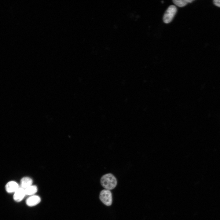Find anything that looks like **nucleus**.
Wrapping results in <instances>:
<instances>
[{"instance_id": "obj_1", "label": "nucleus", "mask_w": 220, "mask_h": 220, "mask_svg": "<svg viewBox=\"0 0 220 220\" xmlns=\"http://www.w3.org/2000/svg\"><path fill=\"white\" fill-rule=\"evenodd\" d=\"M101 183L104 188L110 190L114 189L116 187L117 181L115 177L112 174L109 173L102 177L101 179Z\"/></svg>"}, {"instance_id": "obj_2", "label": "nucleus", "mask_w": 220, "mask_h": 220, "mask_svg": "<svg viewBox=\"0 0 220 220\" xmlns=\"http://www.w3.org/2000/svg\"><path fill=\"white\" fill-rule=\"evenodd\" d=\"M100 200L105 205L110 206L112 203V196L111 192L108 189H103L99 195Z\"/></svg>"}, {"instance_id": "obj_3", "label": "nucleus", "mask_w": 220, "mask_h": 220, "mask_svg": "<svg viewBox=\"0 0 220 220\" xmlns=\"http://www.w3.org/2000/svg\"><path fill=\"white\" fill-rule=\"evenodd\" d=\"M177 11L176 7L173 5L170 6L165 12L163 17V21L166 24L170 23L173 19Z\"/></svg>"}, {"instance_id": "obj_4", "label": "nucleus", "mask_w": 220, "mask_h": 220, "mask_svg": "<svg viewBox=\"0 0 220 220\" xmlns=\"http://www.w3.org/2000/svg\"><path fill=\"white\" fill-rule=\"evenodd\" d=\"M41 201V198L39 196L34 195L30 196L27 199L26 203L27 206L32 207L38 205Z\"/></svg>"}, {"instance_id": "obj_5", "label": "nucleus", "mask_w": 220, "mask_h": 220, "mask_svg": "<svg viewBox=\"0 0 220 220\" xmlns=\"http://www.w3.org/2000/svg\"><path fill=\"white\" fill-rule=\"evenodd\" d=\"M25 195L24 189L19 187L14 193L13 199L16 202H20L23 200Z\"/></svg>"}, {"instance_id": "obj_6", "label": "nucleus", "mask_w": 220, "mask_h": 220, "mask_svg": "<svg viewBox=\"0 0 220 220\" xmlns=\"http://www.w3.org/2000/svg\"><path fill=\"white\" fill-rule=\"evenodd\" d=\"M19 188L18 183L13 181L8 182L5 186L6 191L9 193H14Z\"/></svg>"}, {"instance_id": "obj_7", "label": "nucleus", "mask_w": 220, "mask_h": 220, "mask_svg": "<svg viewBox=\"0 0 220 220\" xmlns=\"http://www.w3.org/2000/svg\"><path fill=\"white\" fill-rule=\"evenodd\" d=\"M33 181L29 177H25L22 178L20 181L21 187L25 189L32 185Z\"/></svg>"}, {"instance_id": "obj_8", "label": "nucleus", "mask_w": 220, "mask_h": 220, "mask_svg": "<svg viewBox=\"0 0 220 220\" xmlns=\"http://www.w3.org/2000/svg\"><path fill=\"white\" fill-rule=\"evenodd\" d=\"M26 195L30 196L35 195L38 191V188L36 185H31L24 189Z\"/></svg>"}, {"instance_id": "obj_9", "label": "nucleus", "mask_w": 220, "mask_h": 220, "mask_svg": "<svg viewBox=\"0 0 220 220\" xmlns=\"http://www.w3.org/2000/svg\"><path fill=\"white\" fill-rule=\"evenodd\" d=\"M173 2L176 6L180 7L184 6L188 3L186 0H174Z\"/></svg>"}, {"instance_id": "obj_10", "label": "nucleus", "mask_w": 220, "mask_h": 220, "mask_svg": "<svg viewBox=\"0 0 220 220\" xmlns=\"http://www.w3.org/2000/svg\"><path fill=\"white\" fill-rule=\"evenodd\" d=\"M213 3L215 6L220 7V0H215Z\"/></svg>"}, {"instance_id": "obj_11", "label": "nucleus", "mask_w": 220, "mask_h": 220, "mask_svg": "<svg viewBox=\"0 0 220 220\" xmlns=\"http://www.w3.org/2000/svg\"><path fill=\"white\" fill-rule=\"evenodd\" d=\"M187 2L188 3H191L192 2H193L194 0H186Z\"/></svg>"}, {"instance_id": "obj_12", "label": "nucleus", "mask_w": 220, "mask_h": 220, "mask_svg": "<svg viewBox=\"0 0 220 220\" xmlns=\"http://www.w3.org/2000/svg\"><path fill=\"white\" fill-rule=\"evenodd\" d=\"M164 2L163 1H161L162 3H163Z\"/></svg>"}]
</instances>
